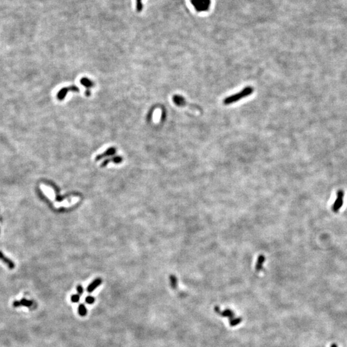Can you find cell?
Listing matches in <instances>:
<instances>
[{
    "label": "cell",
    "mask_w": 347,
    "mask_h": 347,
    "mask_svg": "<svg viewBox=\"0 0 347 347\" xmlns=\"http://www.w3.org/2000/svg\"><path fill=\"white\" fill-rule=\"evenodd\" d=\"M102 279H99V278L95 279L90 285H88V288H87V291L88 292H90H90H92L94 290L97 289V287L102 284Z\"/></svg>",
    "instance_id": "cell-8"
},
{
    "label": "cell",
    "mask_w": 347,
    "mask_h": 347,
    "mask_svg": "<svg viewBox=\"0 0 347 347\" xmlns=\"http://www.w3.org/2000/svg\"><path fill=\"white\" fill-rule=\"evenodd\" d=\"M80 82L82 86L88 88V90H89V88H91L94 86L93 82L87 77H82L80 80Z\"/></svg>",
    "instance_id": "cell-11"
},
{
    "label": "cell",
    "mask_w": 347,
    "mask_h": 347,
    "mask_svg": "<svg viewBox=\"0 0 347 347\" xmlns=\"http://www.w3.org/2000/svg\"><path fill=\"white\" fill-rule=\"evenodd\" d=\"M254 89L251 86H247L245 88L242 89V91L240 92L234 94V95H231L230 97H228L223 100V104L227 106L230 105V104L236 103L238 101H240L242 99L246 98L247 97L250 96L251 94L253 93Z\"/></svg>",
    "instance_id": "cell-1"
},
{
    "label": "cell",
    "mask_w": 347,
    "mask_h": 347,
    "mask_svg": "<svg viewBox=\"0 0 347 347\" xmlns=\"http://www.w3.org/2000/svg\"><path fill=\"white\" fill-rule=\"evenodd\" d=\"M143 0H136V10L138 12H141L143 11Z\"/></svg>",
    "instance_id": "cell-13"
},
{
    "label": "cell",
    "mask_w": 347,
    "mask_h": 347,
    "mask_svg": "<svg viewBox=\"0 0 347 347\" xmlns=\"http://www.w3.org/2000/svg\"><path fill=\"white\" fill-rule=\"evenodd\" d=\"M330 347H338V346H337L336 344H333V345H331Z\"/></svg>",
    "instance_id": "cell-18"
},
{
    "label": "cell",
    "mask_w": 347,
    "mask_h": 347,
    "mask_svg": "<svg viewBox=\"0 0 347 347\" xmlns=\"http://www.w3.org/2000/svg\"><path fill=\"white\" fill-rule=\"evenodd\" d=\"M0 260L3 261L4 263L9 267L10 269H14V268L15 264L14 263V262H12L11 260H10L9 259H8V258L5 256L3 253L1 251H0Z\"/></svg>",
    "instance_id": "cell-10"
},
{
    "label": "cell",
    "mask_w": 347,
    "mask_h": 347,
    "mask_svg": "<svg viewBox=\"0 0 347 347\" xmlns=\"http://www.w3.org/2000/svg\"><path fill=\"white\" fill-rule=\"evenodd\" d=\"M77 291L78 292V294L81 296L84 292V289L82 286L81 285H78V286L77 287Z\"/></svg>",
    "instance_id": "cell-16"
},
{
    "label": "cell",
    "mask_w": 347,
    "mask_h": 347,
    "mask_svg": "<svg viewBox=\"0 0 347 347\" xmlns=\"http://www.w3.org/2000/svg\"><path fill=\"white\" fill-rule=\"evenodd\" d=\"M78 314L81 316H85L87 314V309L86 306L83 304H81L78 305Z\"/></svg>",
    "instance_id": "cell-12"
},
{
    "label": "cell",
    "mask_w": 347,
    "mask_h": 347,
    "mask_svg": "<svg viewBox=\"0 0 347 347\" xmlns=\"http://www.w3.org/2000/svg\"><path fill=\"white\" fill-rule=\"evenodd\" d=\"M80 295L78 294H73L71 297V300L73 303H77L80 300Z\"/></svg>",
    "instance_id": "cell-14"
},
{
    "label": "cell",
    "mask_w": 347,
    "mask_h": 347,
    "mask_svg": "<svg viewBox=\"0 0 347 347\" xmlns=\"http://www.w3.org/2000/svg\"><path fill=\"white\" fill-rule=\"evenodd\" d=\"M343 197H344V192L343 191H339L338 193V196H337V199L334 202V204L333 207V210L334 212H338L340 209V208L343 205Z\"/></svg>",
    "instance_id": "cell-5"
},
{
    "label": "cell",
    "mask_w": 347,
    "mask_h": 347,
    "mask_svg": "<svg viewBox=\"0 0 347 347\" xmlns=\"http://www.w3.org/2000/svg\"><path fill=\"white\" fill-rule=\"evenodd\" d=\"M122 161H123V158L122 156H115V157H113L111 158H108V159H106V160H104L100 164V167H105L110 163H115V164H119V163H121L122 162Z\"/></svg>",
    "instance_id": "cell-7"
},
{
    "label": "cell",
    "mask_w": 347,
    "mask_h": 347,
    "mask_svg": "<svg viewBox=\"0 0 347 347\" xmlns=\"http://www.w3.org/2000/svg\"><path fill=\"white\" fill-rule=\"evenodd\" d=\"M116 152V148L115 147H110V148H107V149L106 151H104L103 153L97 155L95 157V160L96 161H100V160L103 159V158H105L108 157V156H113Z\"/></svg>",
    "instance_id": "cell-6"
},
{
    "label": "cell",
    "mask_w": 347,
    "mask_h": 347,
    "mask_svg": "<svg viewBox=\"0 0 347 347\" xmlns=\"http://www.w3.org/2000/svg\"><path fill=\"white\" fill-rule=\"evenodd\" d=\"M79 91H80V90H79L77 86H75V85H72V86H67V87H64V88H61V90H59L58 91V93H57V98L59 100L62 101L66 97L68 93H69V92L78 93Z\"/></svg>",
    "instance_id": "cell-4"
},
{
    "label": "cell",
    "mask_w": 347,
    "mask_h": 347,
    "mask_svg": "<svg viewBox=\"0 0 347 347\" xmlns=\"http://www.w3.org/2000/svg\"><path fill=\"white\" fill-rule=\"evenodd\" d=\"M32 304L33 302L31 300H28L25 298H23L20 301H15L13 303V305L14 307H18L21 305L30 307L32 305Z\"/></svg>",
    "instance_id": "cell-9"
},
{
    "label": "cell",
    "mask_w": 347,
    "mask_h": 347,
    "mask_svg": "<svg viewBox=\"0 0 347 347\" xmlns=\"http://www.w3.org/2000/svg\"><path fill=\"white\" fill-rule=\"evenodd\" d=\"M172 101L177 106L180 107H190L192 109H194V110H198L201 111V109L197 106V105H193V104L189 103L188 102L186 101L184 97L180 96V95H175L172 97Z\"/></svg>",
    "instance_id": "cell-2"
},
{
    "label": "cell",
    "mask_w": 347,
    "mask_h": 347,
    "mask_svg": "<svg viewBox=\"0 0 347 347\" xmlns=\"http://www.w3.org/2000/svg\"><path fill=\"white\" fill-rule=\"evenodd\" d=\"M191 3L199 12L208 11L210 5V0H191Z\"/></svg>",
    "instance_id": "cell-3"
},
{
    "label": "cell",
    "mask_w": 347,
    "mask_h": 347,
    "mask_svg": "<svg viewBox=\"0 0 347 347\" xmlns=\"http://www.w3.org/2000/svg\"><path fill=\"white\" fill-rule=\"evenodd\" d=\"M86 302L88 304H93L95 302V298L91 296H88L86 298Z\"/></svg>",
    "instance_id": "cell-15"
},
{
    "label": "cell",
    "mask_w": 347,
    "mask_h": 347,
    "mask_svg": "<svg viewBox=\"0 0 347 347\" xmlns=\"http://www.w3.org/2000/svg\"><path fill=\"white\" fill-rule=\"evenodd\" d=\"M85 95H86L87 97L91 96V91H90V90H87L85 91Z\"/></svg>",
    "instance_id": "cell-17"
}]
</instances>
